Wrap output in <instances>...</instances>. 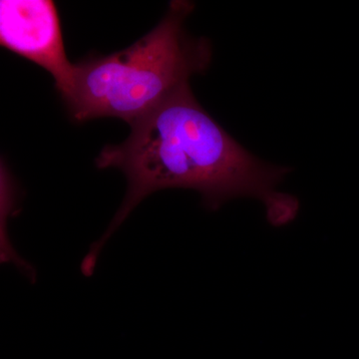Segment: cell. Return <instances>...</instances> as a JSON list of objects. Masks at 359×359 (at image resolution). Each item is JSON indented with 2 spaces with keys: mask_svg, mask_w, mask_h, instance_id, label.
<instances>
[{
  "mask_svg": "<svg viewBox=\"0 0 359 359\" xmlns=\"http://www.w3.org/2000/svg\"><path fill=\"white\" fill-rule=\"evenodd\" d=\"M95 164L122 171L127 190L109 226L82 259L80 271L86 278L135 208L158 191H197L210 211L238 198L262 201L273 226L292 223L299 212L294 196L276 190L292 168L268 164L248 152L201 106L190 83L134 122L126 140L104 147Z\"/></svg>",
  "mask_w": 359,
  "mask_h": 359,
  "instance_id": "cell-1",
  "label": "cell"
},
{
  "mask_svg": "<svg viewBox=\"0 0 359 359\" xmlns=\"http://www.w3.org/2000/svg\"><path fill=\"white\" fill-rule=\"evenodd\" d=\"M194 9V2L172 1L159 25L131 46L75 65L74 87L65 101L71 117L120 118L131 126L193 75L203 74L211 65L212 45L187 33Z\"/></svg>",
  "mask_w": 359,
  "mask_h": 359,
  "instance_id": "cell-2",
  "label": "cell"
},
{
  "mask_svg": "<svg viewBox=\"0 0 359 359\" xmlns=\"http://www.w3.org/2000/svg\"><path fill=\"white\" fill-rule=\"evenodd\" d=\"M0 43L48 71L65 101L74 87L75 65L66 55L60 20L49 0H1Z\"/></svg>",
  "mask_w": 359,
  "mask_h": 359,
  "instance_id": "cell-3",
  "label": "cell"
},
{
  "mask_svg": "<svg viewBox=\"0 0 359 359\" xmlns=\"http://www.w3.org/2000/svg\"><path fill=\"white\" fill-rule=\"evenodd\" d=\"M1 177H0V196H1V209H0V259L2 264H13L14 268L26 278L32 285L37 282V269L29 262L26 261L20 252L15 250L8 233L9 218L13 216L16 204V186L13 176L9 173L6 165L1 164Z\"/></svg>",
  "mask_w": 359,
  "mask_h": 359,
  "instance_id": "cell-4",
  "label": "cell"
}]
</instances>
